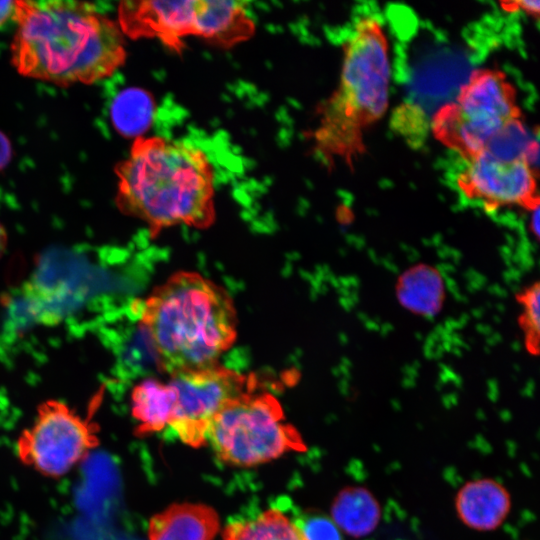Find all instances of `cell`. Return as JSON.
<instances>
[{
	"label": "cell",
	"mask_w": 540,
	"mask_h": 540,
	"mask_svg": "<svg viewBox=\"0 0 540 540\" xmlns=\"http://www.w3.org/2000/svg\"><path fill=\"white\" fill-rule=\"evenodd\" d=\"M11 55L24 76L61 86L111 76L126 58L118 24L89 3L18 1Z\"/></svg>",
	"instance_id": "cell-1"
},
{
	"label": "cell",
	"mask_w": 540,
	"mask_h": 540,
	"mask_svg": "<svg viewBox=\"0 0 540 540\" xmlns=\"http://www.w3.org/2000/svg\"><path fill=\"white\" fill-rule=\"evenodd\" d=\"M116 174L118 208L146 223L153 235L177 225L203 229L214 221V168L192 144L138 137Z\"/></svg>",
	"instance_id": "cell-2"
},
{
	"label": "cell",
	"mask_w": 540,
	"mask_h": 540,
	"mask_svg": "<svg viewBox=\"0 0 540 540\" xmlns=\"http://www.w3.org/2000/svg\"><path fill=\"white\" fill-rule=\"evenodd\" d=\"M138 307L159 372L170 376L217 365L236 338L230 296L197 273L174 274Z\"/></svg>",
	"instance_id": "cell-3"
},
{
	"label": "cell",
	"mask_w": 540,
	"mask_h": 540,
	"mask_svg": "<svg viewBox=\"0 0 540 540\" xmlns=\"http://www.w3.org/2000/svg\"><path fill=\"white\" fill-rule=\"evenodd\" d=\"M343 51L339 85L318 106V123L308 139L329 167L341 160L352 168L353 160L364 152L365 129L384 115L388 105V44L379 20L357 19Z\"/></svg>",
	"instance_id": "cell-4"
},
{
	"label": "cell",
	"mask_w": 540,
	"mask_h": 540,
	"mask_svg": "<svg viewBox=\"0 0 540 540\" xmlns=\"http://www.w3.org/2000/svg\"><path fill=\"white\" fill-rule=\"evenodd\" d=\"M207 440L221 461L235 466H253L288 451L305 450L298 431L285 422L277 399L250 389L218 411Z\"/></svg>",
	"instance_id": "cell-5"
},
{
	"label": "cell",
	"mask_w": 540,
	"mask_h": 540,
	"mask_svg": "<svg viewBox=\"0 0 540 540\" xmlns=\"http://www.w3.org/2000/svg\"><path fill=\"white\" fill-rule=\"evenodd\" d=\"M520 118L516 93L498 70H478L460 89L455 102L442 106L433 133L464 160L480 153L509 122Z\"/></svg>",
	"instance_id": "cell-6"
},
{
	"label": "cell",
	"mask_w": 540,
	"mask_h": 540,
	"mask_svg": "<svg viewBox=\"0 0 540 540\" xmlns=\"http://www.w3.org/2000/svg\"><path fill=\"white\" fill-rule=\"evenodd\" d=\"M98 445L94 423L66 403L51 399L38 406L33 423L17 439L16 452L24 465L46 477L59 478Z\"/></svg>",
	"instance_id": "cell-7"
},
{
	"label": "cell",
	"mask_w": 540,
	"mask_h": 540,
	"mask_svg": "<svg viewBox=\"0 0 540 540\" xmlns=\"http://www.w3.org/2000/svg\"><path fill=\"white\" fill-rule=\"evenodd\" d=\"M168 382L176 397L168 426L173 436L195 448L207 441L218 411L250 387L244 376L219 365L180 372L171 375Z\"/></svg>",
	"instance_id": "cell-8"
},
{
	"label": "cell",
	"mask_w": 540,
	"mask_h": 540,
	"mask_svg": "<svg viewBox=\"0 0 540 540\" xmlns=\"http://www.w3.org/2000/svg\"><path fill=\"white\" fill-rule=\"evenodd\" d=\"M456 185L469 200L488 210L539 207L536 173L524 160L504 161L486 151L465 160Z\"/></svg>",
	"instance_id": "cell-9"
},
{
	"label": "cell",
	"mask_w": 540,
	"mask_h": 540,
	"mask_svg": "<svg viewBox=\"0 0 540 540\" xmlns=\"http://www.w3.org/2000/svg\"><path fill=\"white\" fill-rule=\"evenodd\" d=\"M196 0L124 1L118 8L119 27L133 39L156 38L180 53L193 36Z\"/></svg>",
	"instance_id": "cell-10"
},
{
	"label": "cell",
	"mask_w": 540,
	"mask_h": 540,
	"mask_svg": "<svg viewBox=\"0 0 540 540\" xmlns=\"http://www.w3.org/2000/svg\"><path fill=\"white\" fill-rule=\"evenodd\" d=\"M255 23L243 2L196 0L193 36L222 48L252 37Z\"/></svg>",
	"instance_id": "cell-11"
},
{
	"label": "cell",
	"mask_w": 540,
	"mask_h": 540,
	"mask_svg": "<svg viewBox=\"0 0 540 540\" xmlns=\"http://www.w3.org/2000/svg\"><path fill=\"white\" fill-rule=\"evenodd\" d=\"M219 530V517L203 504H174L153 516L149 540H212Z\"/></svg>",
	"instance_id": "cell-12"
},
{
	"label": "cell",
	"mask_w": 540,
	"mask_h": 540,
	"mask_svg": "<svg viewBox=\"0 0 540 540\" xmlns=\"http://www.w3.org/2000/svg\"><path fill=\"white\" fill-rule=\"evenodd\" d=\"M456 508L467 526L487 531L497 528L506 518L510 499L500 484L480 479L461 488L456 498Z\"/></svg>",
	"instance_id": "cell-13"
},
{
	"label": "cell",
	"mask_w": 540,
	"mask_h": 540,
	"mask_svg": "<svg viewBox=\"0 0 540 540\" xmlns=\"http://www.w3.org/2000/svg\"><path fill=\"white\" fill-rule=\"evenodd\" d=\"M175 392L169 382L148 378L134 386L131 412L138 425L135 434L146 436L168 426L175 405Z\"/></svg>",
	"instance_id": "cell-14"
},
{
	"label": "cell",
	"mask_w": 540,
	"mask_h": 540,
	"mask_svg": "<svg viewBox=\"0 0 540 540\" xmlns=\"http://www.w3.org/2000/svg\"><path fill=\"white\" fill-rule=\"evenodd\" d=\"M397 296L402 305L412 312L434 315L443 303L444 284L434 268L416 265L399 278Z\"/></svg>",
	"instance_id": "cell-15"
},
{
	"label": "cell",
	"mask_w": 540,
	"mask_h": 540,
	"mask_svg": "<svg viewBox=\"0 0 540 540\" xmlns=\"http://www.w3.org/2000/svg\"><path fill=\"white\" fill-rule=\"evenodd\" d=\"M335 523L354 537L366 536L377 526L380 507L372 494L361 487L343 489L332 505Z\"/></svg>",
	"instance_id": "cell-16"
},
{
	"label": "cell",
	"mask_w": 540,
	"mask_h": 540,
	"mask_svg": "<svg viewBox=\"0 0 540 540\" xmlns=\"http://www.w3.org/2000/svg\"><path fill=\"white\" fill-rule=\"evenodd\" d=\"M155 111V101L148 91L128 87L114 97L110 106V118L119 134L136 139L151 125Z\"/></svg>",
	"instance_id": "cell-17"
},
{
	"label": "cell",
	"mask_w": 540,
	"mask_h": 540,
	"mask_svg": "<svg viewBox=\"0 0 540 540\" xmlns=\"http://www.w3.org/2000/svg\"><path fill=\"white\" fill-rule=\"evenodd\" d=\"M223 540H303L294 524L281 511L266 510L231 521L223 531Z\"/></svg>",
	"instance_id": "cell-18"
},
{
	"label": "cell",
	"mask_w": 540,
	"mask_h": 540,
	"mask_svg": "<svg viewBox=\"0 0 540 540\" xmlns=\"http://www.w3.org/2000/svg\"><path fill=\"white\" fill-rule=\"evenodd\" d=\"M537 142L538 131L535 135L531 134L520 118H517L506 124L483 150L500 160L526 161L529 151Z\"/></svg>",
	"instance_id": "cell-19"
},
{
	"label": "cell",
	"mask_w": 540,
	"mask_h": 540,
	"mask_svg": "<svg viewBox=\"0 0 540 540\" xmlns=\"http://www.w3.org/2000/svg\"><path fill=\"white\" fill-rule=\"evenodd\" d=\"M517 300L522 306V314L519 318L520 326L524 333V342L526 349L532 355L539 352V328H540V287L535 282L526 287L517 295Z\"/></svg>",
	"instance_id": "cell-20"
},
{
	"label": "cell",
	"mask_w": 540,
	"mask_h": 540,
	"mask_svg": "<svg viewBox=\"0 0 540 540\" xmlns=\"http://www.w3.org/2000/svg\"><path fill=\"white\" fill-rule=\"evenodd\" d=\"M291 521L303 540H342L337 526L325 515L316 512L294 511Z\"/></svg>",
	"instance_id": "cell-21"
},
{
	"label": "cell",
	"mask_w": 540,
	"mask_h": 540,
	"mask_svg": "<svg viewBox=\"0 0 540 540\" xmlns=\"http://www.w3.org/2000/svg\"><path fill=\"white\" fill-rule=\"evenodd\" d=\"M18 1H0V27L16 19Z\"/></svg>",
	"instance_id": "cell-22"
},
{
	"label": "cell",
	"mask_w": 540,
	"mask_h": 540,
	"mask_svg": "<svg viewBox=\"0 0 540 540\" xmlns=\"http://www.w3.org/2000/svg\"><path fill=\"white\" fill-rule=\"evenodd\" d=\"M12 149L8 138L0 131V170L11 160Z\"/></svg>",
	"instance_id": "cell-23"
},
{
	"label": "cell",
	"mask_w": 540,
	"mask_h": 540,
	"mask_svg": "<svg viewBox=\"0 0 540 540\" xmlns=\"http://www.w3.org/2000/svg\"><path fill=\"white\" fill-rule=\"evenodd\" d=\"M517 10H523L525 13L538 18L539 16V1H516L514 2Z\"/></svg>",
	"instance_id": "cell-24"
},
{
	"label": "cell",
	"mask_w": 540,
	"mask_h": 540,
	"mask_svg": "<svg viewBox=\"0 0 540 540\" xmlns=\"http://www.w3.org/2000/svg\"><path fill=\"white\" fill-rule=\"evenodd\" d=\"M531 212V220H530V227L531 232L536 236V238L539 237V207L534 208Z\"/></svg>",
	"instance_id": "cell-25"
},
{
	"label": "cell",
	"mask_w": 540,
	"mask_h": 540,
	"mask_svg": "<svg viewBox=\"0 0 540 540\" xmlns=\"http://www.w3.org/2000/svg\"><path fill=\"white\" fill-rule=\"evenodd\" d=\"M4 240H5V234L2 226L0 225V251L2 250L4 246Z\"/></svg>",
	"instance_id": "cell-26"
}]
</instances>
